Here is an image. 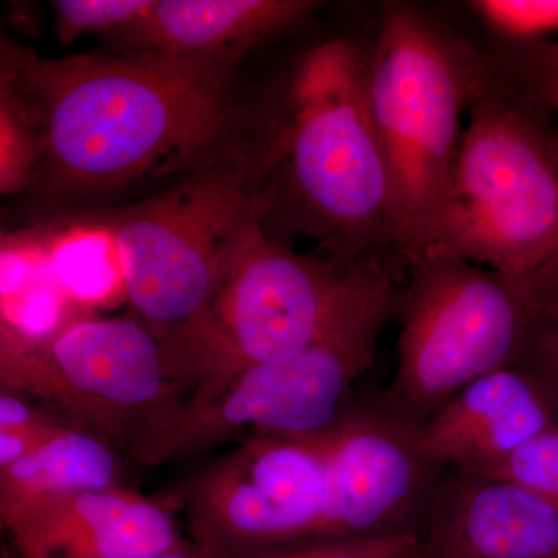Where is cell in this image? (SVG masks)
Returning a JSON list of instances; mask_svg holds the SVG:
<instances>
[{
  "label": "cell",
  "mask_w": 558,
  "mask_h": 558,
  "mask_svg": "<svg viewBox=\"0 0 558 558\" xmlns=\"http://www.w3.org/2000/svg\"><path fill=\"white\" fill-rule=\"evenodd\" d=\"M473 9L515 44L534 43L558 31V0H476Z\"/></svg>",
  "instance_id": "cell-23"
},
{
  "label": "cell",
  "mask_w": 558,
  "mask_h": 558,
  "mask_svg": "<svg viewBox=\"0 0 558 558\" xmlns=\"http://www.w3.org/2000/svg\"><path fill=\"white\" fill-rule=\"evenodd\" d=\"M506 57L512 81L508 89L532 108L558 116V43L517 44Z\"/></svg>",
  "instance_id": "cell-21"
},
{
  "label": "cell",
  "mask_w": 558,
  "mask_h": 558,
  "mask_svg": "<svg viewBox=\"0 0 558 558\" xmlns=\"http://www.w3.org/2000/svg\"><path fill=\"white\" fill-rule=\"evenodd\" d=\"M398 295V366L389 414L421 427L473 381L510 368L534 340L548 304L556 259L509 275L458 256L427 253Z\"/></svg>",
  "instance_id": "cell-6"
},
{
  "label": "cell",
  "mask_w": 558,
  "mask_h": 558,
  "mask_svg": "<svg viewBox=\"0 0 558 558\" xmlns=\"http://www.w3.org/2000/svg\"><path fill=\"white\" fill-rule=\"evenodd\" d=\"M61 218L39 230L62 292L89 315L130 300L119 245L105 220L94 213Z\"/></svg>",
  "instance_id": "cell-18"
},
{
  "label": "cell",
  "mask_w": 558,
  "mask_h": 558,
  "mask_svg": "<svg viewBox=\"0 0 558 558\" xmlns=\"http://www.w3.org/2000/svg\"><path fill=\"white\" fill-rule=\"evenodd\" d=\"M487 476L512 481L558 506V422Z\"/></svg>",
  "instance_id": "cell-24"
},
{
  "label": "cell",
  "mask_w": 558,
  "mask_h": 558,
  "mask_svg": "<svg viewBox=\"0 0 558 558\" xmlns=\"http://www.w3.org/2000/svg\"><path fill=\"white\" fill-rule=\"evenodd\" d=\"M534 343L538 349V354L545 360L546 366L558 376V339L535 337Z\"/></svg>",
  "instance_id": "cell-27"
},
{
  "label": "cell",
  "mask_w": 558,
  "mask_h": 558,
  "mask_svg": "<svg viewBox=\"0 0 558 558\" xmlns=\"http://www.w3.org/2000/svg\"><path fill=\"white\" fill-rule=\"evenodd\" d=\"M366 62L336 39L300 58L274 121L259 222L270 240L303 236L351 270L392 245L387 167L366 98Z\"/></svg>",
  "instance_id": "cell-2"
},
{
  "label": "cell",
  "mask_w": 558,
  "mask_h": 558,
  "mask_svg": "<svg viewBox=\"0 0 558 558\" xmlns=\"http://www.w3.org/2000/svg\"><path fill=\"white\" fill-rule=\"evenodd\" d=\"M43 159L38 121L24 98L0 81V191L28 193Z\"/></svg>",
  "instance_id": "cell-19"
},
{
  "label": "cell",
  "mask_w": 558,
  "mask_h": 558,
  "mask_svg": "<svg viewBox=\"0 0 558 558\" xmlns=\"http://www.w3.org/2000/svg\"><path fill=\"white\" fill-rule=\"evenodd\" d=\"M310 0H154L148 13L110 38L109 51L211 54L263 43L318 9Z\"/></svg>",
  "instance_id": "cell-15"
},
{
  "label": "cell",
  "mask_w": 558,
  "mask_h": 558,
  "mask_svg": "<svg viewBox=\"0 0 558 558\" xmlns=\"http://www.w3.org/2000/svg\"><path fill=\"white\" fill-rule=\"evenodd\" d=\"M435 468L417 428L387 410H344L332 425L322 542L407 531Z\"/></svg>",
  "instance_id": "cell-11"
},
{
  "label": "cell",
  "mask_w": 558,
  "mask_h": 558,
  "mask_svg": "<svg viewBox=\"0 0 558 558\" xmlns=\"http://www.w3.org/2000/svg\"><path fill=\"white\" fill-rule=\"evenodd\" d=\"M38 229L2 238L0 247V337L39 343L70 323L92 317L62 292L51 274Z\"/></svg>",
  "instance_id": "cell-17"
},
{
  "label": "cell",
  "mask_w": 558,
  "mask_h": 558,
  "mask_svg": "<svg viewBox=\"0 0 558 558\" xmlns=\"http://www.w3.org/2000/svg\"><path fill=\"white\" fill-rule=\"evenodd\" d=\"M54 31L62 46H72L80 36L105 35L112 38L142 20L154 0H57Z\"/></svg>",
  "instance_id": "cell-20"
},
{
  "label": "cell",
  "mask_w": 558,
  "mask_h": 558,
  "mask_svg": "<svg viewBox=\"0 0 558 558\" xmlns=\"http://www.w3.org/2000/svg\"><path fill=\"white\" fill-rule=\"evenodd\" d=\"M253 47L43 60L3 39L0 81L27 102L43 138L28 193L61 218L121 207L189 178L255 124L233 97Z\"/></svg>",
  "instance_id": "cell-1"
},
{
  "label": "cell",
  "mask_w": 558,
  "mask_h": 558,
  "mask_svg": "<svg viewBox=\"0 0 558 558\" xmlns=\"http://www.w3.org/2000/svg\"><path fill=\"white\" fill-rule=\"evenodd\" d=\"M138 558H211L207 556V554L204 553L201 548H197V546H193V548H190V546H182V548L174 549V550H168V553L163 554H156V556H148V557H138Z\"/></svg>",
  "instance_id": "cell-28"
},
{
  "label": "cell",
  "mask_w": 558,
  "mask_h": 558,
  "mask_svg": "<svg viewBox=\"0 0 558 558\" xmlns=\"http://www.w3.org/2000/svg\"><path fill=\"white\" fill-rule=\"evenodd\" d=\"M398 295L388 267L380 259L363 260L314 343L279 362L223 371L174 389L132 429L131 454L161 465L260 433L311 435L329 428L373 363Z\"/></svg>",
  "instance_id": "cell-3"
},
{
  "label": "cell",
  "mask_w": 558,
  "mask_h": 558,
  "mask_svg": "<svg viewBox=\"0 0 558 558\" xmlns=\"http://www.w3.org/2000/svg\"><path fill=\"white\" fill-rule=\"evenodd\" d=\"M269 165L266 124L174 185L89 211L119 245L128 303L159 339L165 355L211 303L231 260L259 222Z\"/></svg>",
  "instance_id": "cell-4"
},
{
  "label": "cell",
  "mask_w": 558,
  "mask_h": 558,
  "mask_svg": "<svg viewBox=\"0 0 558 558\" xmlns=\"http://www.w3.org/2000/svg\"><path fill=\"white\" fill-rule=\"evenodd\" d=\"M427 253L509 275L557 258L558 132L512 90L492 84L470 108Z\"/></svg>",
  "instance_id": "cell-7"
},
{
  "label": "cell",
  "mask_w": 558,
  "mask_h": 558,
  "mask_svg": "<svg viewBox=\"0 0 558 558\" xmlns=\"http://www.w3.org/2000/svg\"><path fill=\"white\" fill-rule=\"evenodd\" d=\"M421 534L418 558H558V506L512 481L458 472Z\"/></svg>",
  "instance_id": "cell-13"
},
{
  "label": "cell",
  "mask_w": 558,
  "mask_h": 558,
  "mask_svg": "<svg viewBox=\"0 0 558 558\" xmlns=\"http://www.w3.org/2000/svg\"><path fill=\"white\" fill-rule=\"evenodd\" d=\"M121 468L108 439L65 427L46 444L0 469V521L46 499L121 487Z\"/></svg>",
  "instance_id": "cell-16"
},
{
  "label": "cell",
  "mask_w": 558,
  "mask_h": 558,
  "mask_svg": "<svg viewBox=\"0 0 558 558\" xmlns=\"http://www.w3.org/2000/svg\"><path fill=\"white\" fill-rule=\"evenodd\" d=\"M490 86L478 58L417 11L385 9L366 98L387 167L392 247L409 264L428 247L461 148L462 116Z\"/></svg>",
  "instance_id": "cell-5"
},
{
  "label": "cell",
  "mask_w": 558,
  "mask_h": 558,
  "mask_svg": "<svg viewBox=\"0 0 558 558\" xmlns=\"http://www.w3.org/2000/svg\"><path fill=\"white\" fill-rule=\"evenodd\" d=\"M352 269L293 252L256 227L199 322L167 352L171 380L186 388L211 374L299 354L325 330Z\"/></svg>",
  "instance_id": "cell-8"
},
{
  "label": "cell",
  "mask_w": 558,
  "mask_h": 558,
  "mask_svg": "<svg viewBox=\"0 0 558 558\" xmlns=\"http://www.w3.org/2000/svg\"><path fill=\"white\" fill-rule=\"evenodd\" d=\"M332 425L250 436L201 470L186 495L197 548L234 558L322 543Z\"/></svg>",
  "instance_id": "cell-9"
},
{
  "label": "cell",
  "mask_w": 558,
  "mask_h": 558,
  "mask_svg": "<svg viewBox=\"0 0 558 558\" xmlns=\"http://www.w3.org/2000/svg\"><path fill=\"white\" fill-rule=\"evenodd\" d=\"M2 526L21 558H138L185 546L167 506L123 487L46 499Z\"/></svg>",
  "instance_id": "cell-12"
},
{
  "label": "cell",
  "mask_w": 558,
  "mask_h": 558,
  "mask_svg": "<svg viewBox=\"0 0 558 558\" xmlns=\"http://www.w3.org/2000/svg\"><path fill=\"white\" fill-rule=\"evenodd\" d=\"M556 422L538 381L505 368L458 392L417 428V440L433 465L487 476Z\"/></svg>",
  "instance_id": "cell-14"
},
{
  "label": "cell",
  "mask_w": 558,
  "mask_h": 558,
  "mask_svg": "<svg viewBox=\"0 0 558 558\" xmlns=\"http://www.w3.org/2000/svg\"><path fill=\"white\" fill-rule=\"evenodd\" d=\"M68 425L36 429V432H0V469L13 464L17 459L39 449L47 440L57 436Z\"/></svg>",
  "instance_id": "cell-26"
},
{
  "label": "cell",
  "mask_w": 558,
  "mask_h": 558,
  "mask_svg": "<svg viewBox=\"0 0 558 558\" xmlns=\"http://www.w3.org/2000/svg\"><path fill=\"white\" fill-rule=\"evenodd\" d=\"M422 534L417 529L371 537L330 539L300 548L234 558H418Z\"/></svg>",
  "instance_id": "cell-22"
},
{
  "label": "cell",
  "mask_w": 558,
  "mask_h": 558,
  "mask_svg": "<svg viewBox=\"0 0 558 558\" xmlns=\"http://www.w3.org/2000/svg\"><path fill=\"white\" fill-rule=\"evenodd\" d=\"M62 422L49 411L36 409L22 395L2 388L0 395V432H36L60 427Z\"/></svg>",
  "instance_id": "cell-25"
},
{
  "label": "cell",
  "mask_w": 558,
  "mask_h": 558,
  "mask_svg": "<svg viewBox=\"0 0 558 558\" xmlns=\"http://www.w3.org/2000/svg\"><path fill=\"white\" fill-rule=\"evenodd\" d=\"M0 384L57 407L73 427L126 442L178 385L138 318L84 317L39 343L0 337Z\"/></svg>",
  "instance_id": "cell-10"
}]
</instances>
